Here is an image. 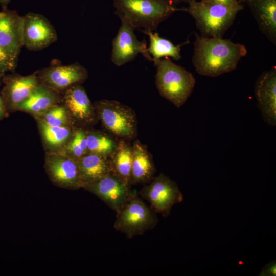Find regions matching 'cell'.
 Instances as JSON below:
<instances>
[{
    "label": "cell",
    "mask_w": 276,
    "mask_h": 276,
    "mask_svg": "<svg viewBox=\"0 0 276 276\" xmlns=\"http://www.w3.org/2000/svg\"><path fill=\"white\" fill-rule=\"evenodd\" d=\"M168 2L172 5L174 6L175 4H177L181 2H188L192 0H167Z\"/></svg>",
    "instance_id": "32"
},
{
    "label": "cell",
    "mask_w": 276,
    "mask_h": 276,
    "mask_svg": "<svg viewBox=\"0 0 276 276\" xmlns=\"http://www.w3.org/2000/svg\"><path fill=\"white\" fill-rule=\"evenodd\" d=\"M4 86L0 92L8 113L17 111L19 105L39 84L37 71L27 76L14 73L5 74L2 78Z\"/></svg>",
    "instance_id": "13"
},
{
    "label": "cell",
    "mask_w": 276,
    "mask_h": 276,
    "mask_svg": "<svg viewBox=\"0 0 276 276\" xmlns=\"http://www.w3.org/2000/svg\"><path fill=\"white\" fill-rule=\"evenodd\" d=\"M39 82L62 95L88 77L87 70L78 63L52 66L37 71Z\"/></svg>",
    "instance_id": "10"
},
{
    "label": "cell",
    "mask_w": 276,
    "mask_h": 276,
    "mask_svg": "<svg viewBox=\"0 0 276 276\" xmlns=\"http://www.w3.org/2000/svg\"><path fill=\"white\" fill-rule=\"evenodd\" d=\"M254 93L263 120L276 125V68L264 72L256 80Z\"/></svg>",
    "instance_id": "14"
},
{
    "label": "cell",
    "mask_w": 276,
    "mask_h": 276,
    "mask_svg": "<svg viewBox=\"0 0 276 276\" xmlns=\"http://www.w3.org/2000/svg\"><path fill=\"white\" fill-rule=\"evenodd\" d=\"M113 173L126 183L130 185L132 163V147L121 141L111 154Z\"/></svg>",
    "instance_id": "23"
},
{
    "label": "cell",
    "mask_w": 276,
    "mask_h": 276,
    "mask_svg": "<svg viewBox=\"0 0 276 276\" xmlns=\"http://www.w3.org/2000/svg\"><path fill=\"white\" fill-rule=\"evenodd\" d=\"M188 7L180 8L195 19L201 36L222 38L243 8L231 7L202 1L192 0Z\"/></svg>",
    "instance_id": "4"
},
{
    "label": "cell",
    "mask_w": 276,
    "mask_h": 276,
    "mask_svg": "<svg viewBox=\"0 0 276 276\" xmlns=\"http://www.w3.org/2000/svg\"><path fill=\"white\" fill-rule=\"evenodd\" d=\"M261 31L274 44L276 42V0H247Z\"/></svg>",
    "instance_id": "18"
},
{
    "label": "cell",
    "mask_w": 276,
    "mask_h": 276,
    "mask_svg": "<svg viewBox=\"0 0 276 276\" xmlns=\"http://www.w3.org/2000/svg\"><path fill=\"white\" fill-rule=\"evenodd\" d=\"M4 75H0V85L2 83V78ZM8 114L9 113L7 112L5 108L2 98L0 94V120L3 119L4 118L7 117L8 116Z\"/></svg>",
    "instance_id": "30"
},
{
    "label": "cell",
    "mask_w": 276,
    "mask_h": 276,
    "mask_svg": "<svg viewBox=\"0 0 276 276\" xmlns=\"http://www.w3.org/2000/svg\"><path fill=\"white\" fill-rule=\"evenodd\" d=\"M62 102V95L39 83L30 95L21 103L17 111L39 117Z\"/></svg>",
    "instance_id": "17"
},
{
    "label": "cell",
    "mask_w": 276,
    "mask_h": 276,
    "mask_svg": "<svg viewBox=\"0 0 276 276\" xmlns=\"http://www.w3.org/2000/svg\"><path fill=\"white\" fill-rule=\"evenodd\" d=\"M193 65L200 75L216 77L235 70L247 54L246 47L222 38L208 37L195 33Z\"/></svg>",
    "instance_id": "1"
},
{
    "label": "cell",
    "mask_w": 276,
    "mask_h": 276,
    "mask_svg": "<svg viewBox=\"0 0 276 276\" xmlns=\"http://www.w3.org/2000/svg\"><path fill=\"white\" fill-rule=\"evenodd\" d=\"M154 210L163 215H167L171 208L182 201V195L175 182L160 173L151 182L140 191Z\"/></svg>",
    "instance_id": "7"
},
{
    "label": "cell",
    "mask_w": 276,
    "mask_h": 276,
    "mask_svg": "<svg viewBox=\"0 0 276 276\" xmlns=\"http://www.w3.org/2000/svg\"><path fill=\"white\" fill-rule=\"evenodd\" d=\"M10 2V0H0V5L2 7V10L8 9L7 7Z\"/></svg>",
    "instance_id": "31"
},
{
    "label": "cell",
    "mask_w": 276,
    "mask_h": 276,
    "mask_svg": "<svg viewBox=\"0 0 276 276\" xmlns=\"http://www.w3.org/2000/svg\"><path fill=\"white\" fill-rule=\"evenodd\" d=\"M105 127L113 134L131 138L136 132V118L132 110L119 102L108 100L96 102L95 106Z\"/></svg>",
    "instance_id": "6"
},
{
    "label": "cell",
    "mask_w": 276,
    "mask_h": 276,
    "mask_svg": "<svg viewBox=\"0 0 276 276\" xmlns=\"http://www.w3.org/2000/svg\"><path fill=\"white\" fill-rule=\"evenodd\" d=\"M154 63L156 67L155 84L159 94L176 107H180L192 94L195 78L191 73L168 57Z\"/></svg>",
    "instance_id": "3"
},
{
    "label": "cell",
    "mask_w": 276,
    "mask_h": 276,
    "mask_svg": "<svg viewBox=\"0 0 276 276\" xmlns=\"http://www.w3.org/2000/svg\"><path fill=\"white\" fill-rule=\"evenodd\" d=\"M23 16L8 9L0 12V45L13 56L18 57L24 47Z\"/></svg>",
    "instance_id": "15"
},
{
    "label": "cell",
    "mask_w": 276,
    "mask_h": 276,
    "mask_svg": "<svg viewBox=\"0 0 276 276\" xmlns=\"http://www.w3.org/2000/svg\"><path fill=\"white\" fill-rule=\"evenodd\" d=\"M132 163L130 184L145 182L150 180L155 168L145 147L137 140L132 147Z\"/></svg>",
    "instance_id": "20"
},
{
    "label": "cell",
    "mask_w": 276,
    "mask_h": 276,
    "mask_svg": "<svg viewBox=\"0 0 276 276\" xmlns=\"http://www.w3.org/2000/svg\"><path fill=\"white\" fill-rule=\"evenodd\" d=\"M112 45L111 60L118 66L132 61L139 54L152 61L146 42L139 41L134 34V28L126 22L121 21Z\"/></svg>",
    "instance_id": "11"
},
{
    "label": "cell",
    "mask_w": 276,
    "mask_h": 276,
    "mask_svg": "<svg viewBox=\"0 0 276 276\" xmlns=\"http://www.w3.org/2000/svg\"><path fill=\"white\" fill-rule=\"evenodd\" d=\"M35 119L47 152H57L63 148L72 134V126H50Z\"/></svg>",
    "instance_id": "21"
},
{
    "label": "cell",
    "mask_w": 276,
    "mask_h": 276,
    "mask_svg": "<svg viewBox=\"0 0 276 276\" xmlns=\"http://www.w3.org/2000/svg\"><path fill=\"white\" fill-rule=\"evenodd\" d=\"M23 18L24 47L28 50H41L57 41L55 28L44 16L29 12Z\"/></svg>",
    "instance_id": "12"
},
{
    "label": "cell",
    "mask_w": 276,
    "mask_h": 276,
    "mask_svg": "<svg viewBox=\"0 0 276 276\" xmlns=\"http://www.w3.org/2000/svg\"><path fill=\"white\" fill-rule=\"evenodd\" d=\"M57 152L77 160L87 154V132L81 128L74 129L66 144Z\"/></svg>",
    "instance_id": "24"
},
{
    "label": "cell",
    "mask_w": 276,
    "mask_h": 276,
    "mask_svg": "<svg viewBox=\"0 0 276 276\" xmlns=\"http://www.w3.org/2000/svg\"><path fill=\"white\" fill-rule=\"evenodd\" d=\"M115 13L121 21L141 30L153 31L177 11L167 0H113Z\"/></svg>",
    "instance_id": "2"
},
{
    "label": "cell",
    "mask_w": 276,
    "mask_h": 276,
    "mask_svg": "<svg viewBox=\"0 0 276 276\" xmlns=\"http://www.w3.org/2000/svg\"><path fill=\"white\" fill-rule=\"evenodd\" d=\"M117 214L114 228L130 238L152 229L158 222L154 211L136 195Z\"/></svg>",
    "instance_id": "5"
},
{
    "label": "cell",
    "mask_w": 276,
    "mask_h": 276,
    "mask_svg": "<svg viewBox=\"0 0 276 276\" xmlns=\"http://www.w3.org/2000/svg\"><path fill=\"white\" fill-rule=\"evenodd\" d=\"M18 57L6 51L0 45V75H5L8 72H14Z\"/></svg>",
    "instance_id": "27"
},
{
    "label": "cell",
    "mask_w": 276,
    "mask_h": 276,
    "mask_svg": "<svg viewBox=\"0 0 276 276\" xmlns=\"http://www.w3.org/2000/svg\"><path fill=\"white\" fill-rule=\"evenodd\" d=\"M44 167L50 180L58 187L83 188L78 160L58 152H47Z\"/></svg>",
    "instance_id": "8"
},
{
    "label": "cell",
    "mask_w": 276,
    "mask_h": 276,
    "mask_svg": "<svg viewBox=\"0 0 276 276\" xmlns=\"http://www.w3.org/2000/svg\"><path fill=\"white\" fill-rule=\"evenodd\" d=\"M203 2H206L214 4L222 5L224 6L236 7L243 8V6L239 2L238 0H200Z\"/></svg>",
    "instance_id": "28"
},
{
    "label": "cell",
    "mask_w": 276,
    "mask_h": 276,
    "mask_svg": "<svg viewBox=\"0 0 276 276\" xmlns=\"http://www.w3.org/2000/svg\"><path fill=\"white\" fill-rule=\"evenodd\" d=\"M238 1H239V2L240 3H241V2H244V1H247V0H238Z\"/></svg>",
    "instance_id": "33"
},
{
    "label": "cell",
    "mask_w": 276,
    "mask_h": 276,
    "mask_svg": "<svg viewBox=\"0 0 276 276\" xmlns=\"http://www.w3.org/2000/svg\"><path fill=\"white\" fill-rule=\"evenodd\" d=\"M62 102L72 122L89 123L95 118V109L84 87L77 84L67 89L62 94Z\"/></svg>",
    "instance_id": "16"
},
{
    "label": "cell",
    "mask_w": 276,
    "mask_h": 276,
    "mask_svg": "<svg viewBox=\"0 0 276 276\" xmlns=\"http://www.w3.org/2000/svg\"><path fill=\"white\" fill-rule=\"evenodd\" d=\"M259 275L262 276H275L276 263L273 261L266 265L262 269Z\"/></svg>",
    "instance_id": "29"
},
{
    "label": "cell",
    "mask_w": 276,
    "mask_h": 276,
    "mask_svg": "<svg viewBox=\"0 0 276 276\" xmlns=\"http://www.w3.org/2000/svg\"><path fill=\"white\" fill-rule=\"evenodd\" d=\"M50 126H72V120L63 105L58 104L42 115L35 117Z\"/></svg>",
    "instance_id": "26"
},
{
    "label": "cell",
    "mask_w": 276,
    "mask_h": 276,
    "mask_svg": "<svg viewBox=\"0 0 276 276\" xmlns=\"http://www.w3.org/2000/svg\"><path fill=\"white\" fill-rule=\"evenodd\" d=\"M141 31L149 37L150 44L147 48V50L154 63L163 57H170L175 60H179L181 58V47L189 43L188 40L176 45L169 40L160 37L156 32L153 33L152 31Z\"/></svg>",
    "instance_id": "22"
},
{
    "label": "cell",
    "mask_w": 276,
    "mask_h": 276,
    "mask_svg": "<svg viewBox=\"0 0 276 276\" xmlns=\"http://www.w3.org/2000/svg\"><path fill=\"white\" fill-rule=\"evenodd\" d=\"M116 146L115 142L103 133L87 132L88 153L96 154L108 157L113 153Z\"/></svg>",
    "instance_id": "25"
},
{
    "label": "cell",
    "mask_w": 276,
    "mask_h": 276,
    "mask_svg": "<svg viewBox=\"0 0 276 276\" xmlns=\"http://www.w3.org/2000/svg\"><path fill=\"white\" fill-rule=\"evenodd\" d=\"M84 189L94 194L117 213L135 195L126 183L113 172Z\"/></svg>",
    "instance_id": "9"
},
{
    "label": "cell",
    "mask_w": 276,
    "mask_h": 276,
    "mask_svg": "<svg viewBox=\"0 0 276 276\" xmlns=\"http://www.w3.org/2000/svg\"><path fill=\"white\" fill-rule=\"evenodd\" d=\"M83 188L113 172L107 157L87 153L78 160Z\"/></svg>",
    "instance_id": "19"
}]
</instances>
